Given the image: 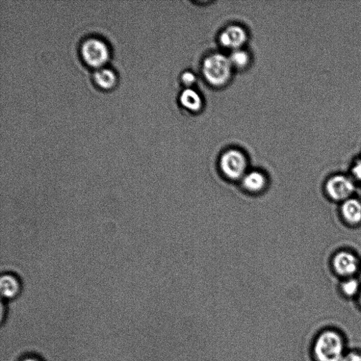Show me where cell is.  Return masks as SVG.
Returning a JSON list of instances; mask_svg holds the SVG:
<instances>
[{
    "label": "cell",
    "mask_w": 361,
    "mask_h": 361,
    "mask_svg": "<svg viewBox=\"0 0 361 361\" xmlns=\"http://www.w3.org/2000/svg\"><path fill=\"white\" fill-rule=\"evenodd\" d=\"M219 170L226 180L240 183L249 170L246 154L237 149H229L225 151L220 159Z\"/></svg>",
    "instance_id": "cell-1"
},
{
    "label": "cell",
    "mask_w": 361,
    "mask_h": 361,
    "mask_svg": "<svg viewBox=\"0 0 361 361\" xmlns=\"http://www.w3.org/2000/svg\"><path fill=\"white\" fill-rule=\"evenodd\" d=\"M342 338L333 331L322 333L314 345V354L318 361H342L345 356Z\"/></svg>",
    "instance_id": "cell-2"
},
{
    "label": "cell",
    "mask_w": 361,
    "mask_h": 361,
    "mask_svg": "<svg viewBox=\"0 0 361 361\" xmlns=\"http://www.w3.org/2000/svg\"><path fill=\"white\" fill-rule=\"evenodd\" d=\"M231 68L229 58L221 54H214L204 60L202 74L209 84L220 87L229 81Z\"/></svg>",
    "instance_id": "cell-3"
},
{
    "label": "cell",
    "mask_w": 361,
    "mask_h": 361,
    "mask_svg": "<svg viewBox=\"0 0 361 361\" xmlns=\"http://www.w3.org/2000/svg\"><path fill=\"white\" fill-rule=\"evenodd\" d=\"M356 189L355 180L351 175L344 174L330 176L325 184V191L328 198L341 203L353 197Z\"/></svg>",
    "instance_id": "cell-4"
},
{
    "label": "cell",
    "mask_w": 361,
    "mask_h": 361,
    "mask_svg": "<svg viewBox=\"0 0 361 361\" xmlns=\"http://www.w3.org/2000/svg\"><path fill=\"white\" fill-rule=\"evenodd\" d=\"M80 54L86 63L98 68L108 60L109 49L104 40L96 37H89L82 42Z\"/></svg>",
    "instance_id": "cell-5"
},
{
    "label": "cell",
    "mask_w": 361,
    "mask_h": 361,
    "mask_svg": "<svg viewBox=\"0 0 361 361\" xmlns=\"http://www.w3.org/2000/svg\"><path fill=\"white\" fill-rule=\"evenodd\" d=\"M360 266L357 255L349 251H338L332 257L333 271L345 279L354 277L360 269Z\"/></svg>",
    "instance_id": "cell-6"
},
{
    "label": "cell",
    "mask_w": 361,
    "mask_h": 361,
    "mask_svg": "<svg viewBox=\"0 0 361 361\" xmlns=\"http://www.w3.org/2000/svg\"><path fill=\"white\" fill-rule=\"evenodd\" d=\"M240 184L245 192L252 195H259L268 189L269 179L261 170H249L240 180Z\"/></svg>",
    "instance_id": "cell-7"
},
{
    "label": "cell",
    "mask_w": 361,
    "mask_h": 361,
    "mask_svg": "<svg viewBox=\"0 0 361 361\" xmlns=\"http://www.w3.org/2000/svg\"><path fill=\"white\" fill-rule=\"evenodd\" d=\"M247 40L246 31L239 25H230L220 36V44L229 49H240Z\"/></svg>",
    "instance_id": "cell-8"
},
{
    "label": "cell",
    "mask_w": 361,
    "mask_h": 361,
    "mask_svg": "<svg viewBox=\"0 0 361 361\" xmlns=\"http://www.w3.org/2000/svg\"><path fill=\"white\" fill-rule=\"evenodd\" d=\"M22 289L23 283L19 275L12 272L2 274L0 279V291L4 299H16L21 294Z\"/></svg>",
    "instance_id": "cell-9"
},
{
    "label": "cell",
    "mask_w": 361,
    "mask_h": 361,
    "mask_svg": "<svg viewBox=\"0 0 361 361\" xmlns=\"http://www.w3.org/2000/svg\"><path fill=\"white\" fill-rule=\"evenodd\" d=\"M340 215L349 226L361 224V200L352 197L341 203Z\"/></svg>",
    "instance_id": "cell-10"
},
{
    "label": "cell",
    "mask_w": 361,
    "mask_h": 361,
    "mask_svg": "<svg viewBox=\"0 0 361 361\" xmlns=\"http://www.w3.org/2000/svg\"><path fill=\"white\" fill-rule=\"evenodd\" d=\"M180 102L185 108L195 113L200 111L202 107L200 95L191 89H187L183 92Z\"/></svg>",
    "instance_id": "cell-11"
},
{
    "label": "cell",
    "mask_w": 361,
    "mask_h": 361,
    "mask_svg": "<svg viewBox=\"0 0 361 361\" xmlns=\"http://www.w3.org/2000/svg\"><path fill=\"white\" fill-rule=\"evenodd\" d=\"M93 77L95 83L103 89H109L116 82L115 72L111 69L103 66L96 68Z\"/></svg>",
    "instance_id": "cell-12"
},
{
    "label": "cell",
    "mask_w": 361,
    "mask_h": 361,
    "mask_svg": "<svg viewBox=\"0 0 361 361\" xmlns=\"http://www.w3.org/2000/svg\"><path fill=\"white\" fill-rule=\"evenodd\" d=\"M340 290L347 297H353L359 294L361 289L359 281L355 277L345 279L342 282Z\"/></svg>",
    "instance_id": "cell-13"
},
{
    "label": "cell",
    "mask_w": 361,
    "mask_h": 361,
    "mask_svg": "<svg viewBox=\"0 0 361 361\" xmlns=\"http://www.w3.org/2000/svg\"><path fill=\"white\" fill-rule=\"evenodd\" d=\"M229 59L231 66L238 69L245 68L248 66L250 61L248 54L246 51L241 49L232 51Z\"/></svg>",
    "instance_id": "cell-14"
},
{
    "label": "cell",
    "mask_w": 361,
    "mask_h": 361,
    "mask_svg": "<svg viewBox=\"0 0 361 361\" xmlns=\"http://www.w3.org/2000/svg\"><path fill=\"white\" fill-rule=\"evenodd\" d=\"M350 175L355 180L356 183H361V159L357 160L353 165Z\"/></svg>",
    "instance_id": "cell-15"
},
{
    "label": "cell",
    "mask_w": 361,
    "mask_h": 361,
    "mask_svg": "<svg viewBox=\"0 0 361 361\" xmlns=\"http://www.w3.org/2000/svg\"><path fill=\"white\" fill-rule=\"evenodd\" d=\"M196 76L191 72H185L182 75V81L183 84L187 86H191L196 82Z\"/></svg>",
    "instance_id": "cell-16"
},
{
    "label": "cell",
    "mask_w": 361,
    "mask_h": 361,
    "mask_svg": "<svg viewBox=\"0 0 361 361\" xmlns=\"http://www.w3.org/2000/svg\"><path fill=\"white\" fill-rule=\"evenodd\" d=\"M342 361H361V355L351 352L345 355Z\"/></svg>",
    "instance_id": "cell-17"
},
{
    "label": "cell",
    "mask_w": 361,
    "mask_h": 361,
    "mask_svg": "<svg viewBox=\"0 0 361 361\" xmlns=\"http://www.w3.org/2000/svg\"><path fill=\"white\" fill-rule=\"evenodd\" d=\"M23 361H39V360L34 358H27L24 359Z\"/></svg>",
    "instance_id": "cell-18"
},
{
    "label": "cell",
    "mask_w": 361,
    "mask_h": 361,
    "mask_svg": "<svg viewBox=\"0 0 361 361\" xmlns=\"http://www.w3.org/2000/svg\"><path fill=\"white\" fill-rule=\"evenodd\" d=\"M358 296H359V301H360V303L361 304V290H360Z\"/></svg>",
    "instance_id": "cell-19"
}]
</instances>
